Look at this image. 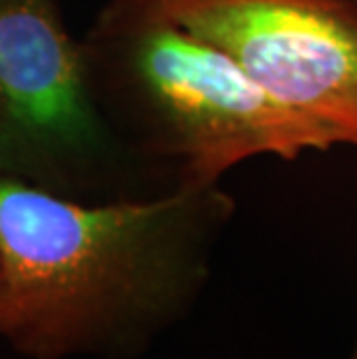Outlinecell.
<instances>
[{
	"label": "cell",
	"instance_id": "obj_1",
	"mask_svg": "<svg viewBox=\"0 0 357 359\" xmlns=\"http://www.w3.org/2000/svg\"><path fill=\"white\" fill-rule=\"evenodd\" d=\"M220 183L74 200L0 174V339L26 359H137L188 316L234 216Z\"/></svg>",
	"mask_w": 357,
	"mask_h": 359
},
{
	"label": "cell",
	"instance_id": "obj_2",
	"mask_svg": "<svg viewBox=\"0 0 357 359\" xmlns=\"http://www.w3.org/2000/svg\"><path fill=\"white\" fill-rule=\"evenodd\" d=\"M81 42L102 114L163 193L216 186L255 156L292 160L339 144L154 0H112Z\"/></svg>",
	"mask_w": 357,
	"mask_h": 359
},
{
	"label": "cell",
	"instance_id": "obj_3",
	"mask_svg": "<svg viewBox=\"0 0 357 359\" xmlns=\"http://www.w3.org/2000/svg\"><path fill=\"white\" fill-rule=\"evenodd\" d=\"M0 174L88 202L158 195L97 104L58 0H0Z\"/></svg>",
	"mask_w": 357,
	"mask_h": 359
},
{
	"label": "cell",
	"instance_id": "obj_4",
	"mask_svg": "<svg viewBox=\"0 0 357 359\" xmlns=\"http://www.w3.org/2000/svg\"><path fill=\"white\" fill-rule=\"evenodd\" d=\"M230 56L264 93L357 147V7L351 0H154Z\"/></svg>",
	"mask_w": 357,
	"mask_h": 359
},
{
	"label": "cell",
	"instance_id": "obj_5",
	"mask_svg": "<svg viewBox=\"0 0 357 359\" xmlns=\"http://www.w3.org/2000/svg\"><path fill=\"white\" fill-rule=\"evenodd\" d=\"M351 359H357V341H355V348H353V353H351Z\"/></svg>",
	"mask_w": 357,
	"mask_h": 359
},
{
	"label": "cell",
	"instance_id": "obj_6",
	"mask_svg": "<svg viewBox=\"0 0 357 359\" xmlns=\"http://www.w3.org/2000/svg\"><path fill=\"white\" fill-rule=\"evenodd\" d=\"M351 3H353V5H355V7H357V0H351Z\"/></svg>",
	"mask_w": 357,
	"mask_h": 359
}]
</instances>
